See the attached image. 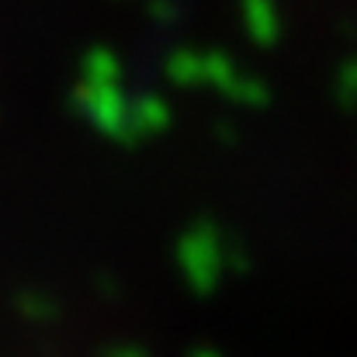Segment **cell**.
Returning <instances> with one entry per match:
<instances>
[{"label":"cell","mask_w":357,"mask_h":357,"mask_svg":"<svg viewBox=\"0 0 357 357\" xmlns=\"http://www.w3.org/2000/svg\"><path fill=\"white\" fill-rule=\"evenodd\" d=\"M236 253H229V243L212 222H195L177 239V267L191 291L208 295L219 288V281L229 274Z\"/></svg>","instance_id":"obj_1"},{"label":"cell","mask_w":357,"mask_h":357,"mask_svg":"<svg viewBox=\"0 0 357 357\" xmlns=\"http://www.w3.org/2000/svg\"><path fill=\"white\" fill-rule=\"evenodd\" d=\"M80 112L91 119L98 132L115 142H132V101L115 84V63L108 56H94L87 63V84L80 87Z\"/></svg>","instance_id":"obj_2"},{"label":"cell","mask_w":357,"mask_h":357,"mask_svg":"<svg viewBox=\"0 0 357 357\" xmlns=\"http://www.w3.org/2000/svg\"><path fill=\"white\" fill-rule=\"evenodd\" d=\"M128 125H132V142L149 139V135H156V132H163V128L170 125V108H167L160 98H153V94L135 98V101H132Z\"/></svg>","instance_id":"obj_3"},{"label":"cell","mask_w":357,"mask_h":357,"mask_svg":"<svg viewBox=\"0 0 357 357\" xmlns=\"http://www.w3.org/2000/svg\"><path fill=\"white\" fill-rule=\"evenodd\" d=\"M17 309H21V316L24 319H31V323H49V319H56V302L49 298V295H42V291H24L21 298H17Z\"/></svg>","instance_id":"obj_4"},{"label":"cell","mask_w":357,"mask_h":357,"mask_svg":"<svg viewBox=\"0 0 357 357\" xmlns=\"http://www.w3.org/2000/svg\"><path fill=\"white\" fill-rule=\"evenodd\" d=\"M108 357H149L142 347H135V344H119V347H112Z\"/></svg>","instance_id":"obj_5"},{"label":"cell","mask_w":357,"mask_h":357,"mask_svg":"<svg viewBox=\"0 0 357 357\" xmlns=\"http://www.w3.org/2000/svg\"><path fill=\"white\" fill-rule=\"evenodd\" d=\"M191 357H222V354H219V351H212V347H198Z\"/></svg>","instance_id":"obj_6"},{"label":"cell","mask_w":357,"mask_h":357,"mask_svg":"<svg viewBox=\"0 0 357 357\" xmlns=\"http://www.w3.org/2000/svg\"><path fill=\"white\" fill-rule=\"evenodd\" d=\"M351 87H357V73H354V80H351Z\"/></svg>","instance_id":"obj_7"}]
</instances>
